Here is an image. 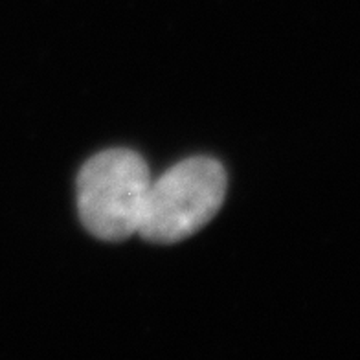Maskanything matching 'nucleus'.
Here are the masks:
<instances>
[{"label": "nucleus", "mask_w": 360, "mask_h": 360, "mask_svg": "<svg viewBox=\"0 0 360 360\" xmlns=\"http://www.w3.org/2000/svg\"><path fill=\"white\" fill-rule=\"evenodd\" d=\"M226 171L210 157L179 162L151 180L138 233L151 243L188 239L217 215L226 197Z\"/></svg>", "instance_id": "1"}, {"label": "nucleus", "mask_w": 360, "mask_h": 360, "mask_svg": "<svg viewBox=\"0 0 360 360\" xmlns=\"http://www.w3.org/2000/svg\"><path fill=\"white\" fill-rule=\"evenodd\" d=\"M151 173L138 153L107 149L86 160L77 175V212L83 226L103 241L138 232Z\"/></svg>", "instance_id": "2"}]
</instances>
